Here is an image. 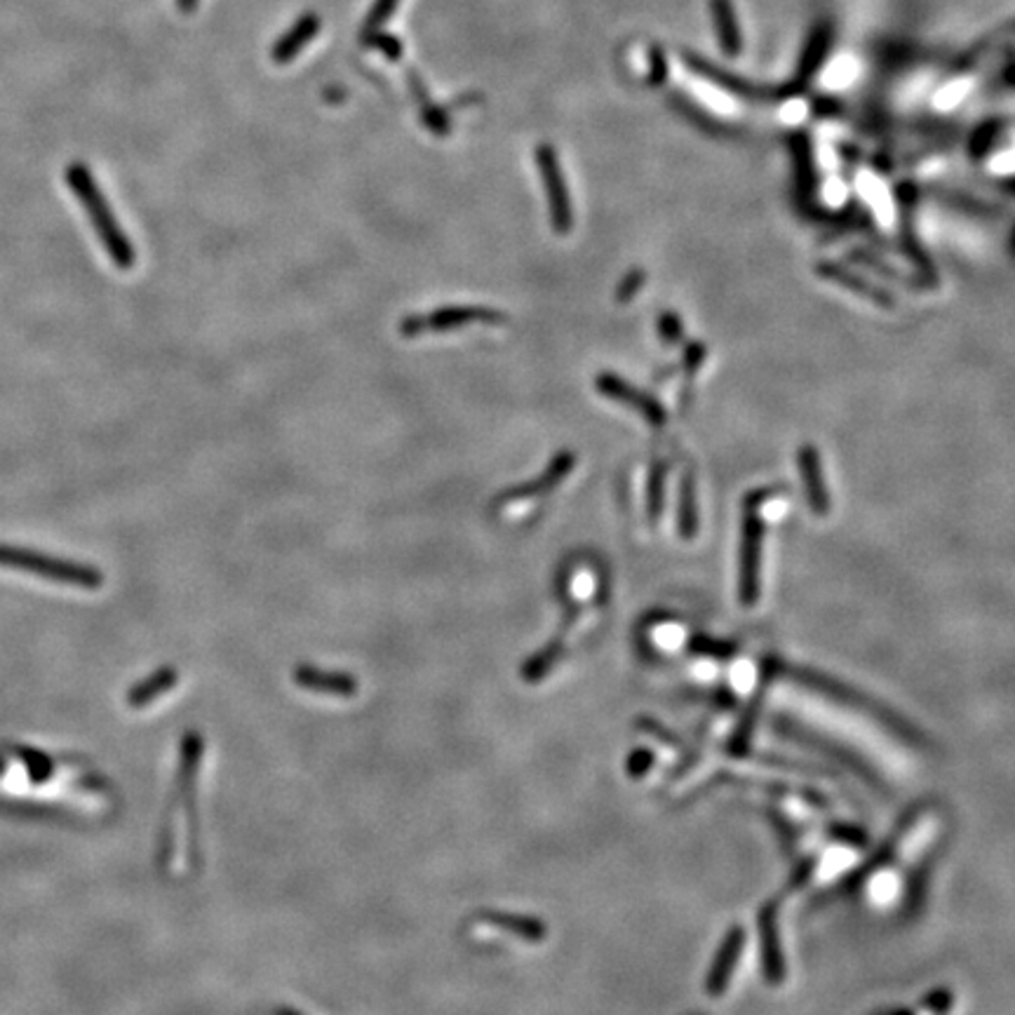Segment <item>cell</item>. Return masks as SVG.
Wrapping results in <instances>:
<instances>
[{"mask_svg": "<svg viewBox=\"0 0 1015 1015\" xmlns=\"http://www.w3.org/2000/svg\"><path fill=\"white\" fill-rule=\"evenodd\" d=\"M399 0H375V5L369 8L365 26H363V38L381 31V26L391 20V14L397 10Z\"/></svg>", "mask_w": 1015, "mask_h": 1015, "instance_id": "obj_23", "label": "cell"}, {"mask_svg": "<svg viewBox=\"0 0 1015 1015\" xmlns=\"http://www.w3.org/2000/svg\"><path fill=\"white\" fill-rule=\"evenodd\" d=\"M743 948H746V928L734 926L732 931L724 936L722 946H720L718 954H714L712 966L708 970L706 992L712 999L722 997L728 990V985H732V978H734L738 962L743 956Z\"/></svg>", "mask_w": 1015, "mask_h": 1015, "instance_id": "obj_10", "label": "cell"}, {"mask_svg": "<svg viewBox=\"0 0 1015 1015\" xmlns=\"http://www.w3.org/2000/svg\"><path fill=\"white\" fill-rule=\"evenodd\" d=\"M661 332L668 341H680L682 339L680 318H675L673 313H665V316H661Z\"/></svg>", "mask_w": 1015, "mask_h": 1015, "instance_id": "obj_32", "label": "cell"}, {"mask_svg": "<svg viewBox=\"0 0 1015 1015\" xmlns=\"http://www.w3.org/2000/svg\"><path fill=\"white\" fill-rule=\"evenodd\" d=\"M504 325L506 316L502 310H494L487 306H445L426 316H407L399 322V334L403 337H421L426 332H452L461 330L466 325Z\"/></svg>", "mask_w": 1015, "mask_h": 1015, "instance_id": "obj_6", "label": "cell"}, {"mask_svg": "<svg viewBox=\"0 0 1015 1015\" xmlns=\"http://www.w3.org/2000/svg\"><path fill=\"white\" fill-rule=\"evenodd\" d=\"M651 764H654V754L649 750H635L631 754V760H627V774H631L633 778L645 776L651 769Z\"/></svg>", "mask_w": 1015, "mask_h": 1015, "instance_id": "obj_30", "label": "cell"}, {"mask_svg": "<svg viewBox=\"0 0 1015 1015\" xmlns=\"http://www.w3.org/2000/svg\"><path fill=\"white\" fill-rule=\"evenodd\" d=\"M200 757H203V740L195 732L186 734L181 743V757H179V774H177V790L172 797L169 807V821H167V837H165V865L177 870L189 855V835H191V807L195 795V778Z\"/></svg>", "mask_w": 1015, "mask_h": 1015, "instance_id": "obj_3", "label": "cell"}, {"mask_svg": "<svg viewBox=\"0 0 1015 1015\" xmlns=\"http://www.w3.org/2000/svg\"><path fill=\"white\" fill-rule=\"evenodd\" d=\"M179 682V675L175 668H161L155 670L153 675H149L144 682H139L127 692V706L135 710H144L151 703H155L163 694L172 692Z\"/></svg>", "mask_w": 1015, "mask_h": 1015, "instance_id": "obj_17", "label": "cell"}, {"mask_svg": "<svg viewBox=\"0 0 1015 1015\" xmlns=\"http://www.w3.org/2000/svg\"><path fill=\"white\" fill-rule=\"evenodd\" d=\"M363 42L367 48H375L379 52H383L385 56H389L391 62H397L399 60V54H403V46H399V40L397 36H391V34H371L367 38H363Z\"/></svg>", "mask_w": 1015, "mask_h": 1015, "instance_id": "obj_26", "label": "cell"}, {"mask_svg": "<svg viewBox=\"0 0 1015 1015\" xmlns=\"http://www.w3.org/2000/svg\"><path fill=\"white\" fill-rule=\"evenodd\" d=\"M816 274L823 278V280H830L835 284H839V288H845L849 292H853L855 296H861L865 299V302L870 304H875L877 308H884V310H891L896 304H893V296L877 288V284H872L867 282L865 278L861 276H855L853 270L845 268V266H839V264H833V262H821L816 266Z\"/></svg>", "mask_w": 1015, "mask_h": 1015, "instance_id": "obj_13", "label": "cell"}, {"mask_svg": "<svg viewBox=\"0 0 1015 1015\" xmlns=\"http://www.w3.org/2000/svg\"><path fill=\"white\" fill-rule=\"evenodd\" d=\"M698 494L692 473H684L680 480L677 496V534L682 541H694L698 536Z\"/></svg>", "mask_w": 1015, "mask_h": 1015, "instance_id": "obj_19", "label": "cell"}, {"mask_svg": "<svg viewBox=\"0 0 1015 1015\" xmlns=\"http://www.w3.org/2000/svg\"><path fill=\"white\" fill-rule=\"evenodd\" d=\"M851 259H853L855 264H861V266H867V268H872V270H877V274L884 276V278L896 280L898 284H910V288H919V284H914L905 274H898V270H893L891 266L881 264V262L877 259V256H872L870 252H853V254H851Z\"/></svg>", "mask_w": 1015, "mask_h": 1015, "instance_id": "obj_24", "label": "cell"}, {"mask_svg": "<svg viewBox=\"0 0 1015 1015\" xmlns=\"http://www.w3.org/2000/svg\"><path fill=\"white\" fill-rule=\"evenodd\" d=\"M66 181L71 186V191H74L76 198L80 200V205L85 207V214L90 217L92 228L97 231L99 240H102V245L106 254L111 256V262L116 264L120 270H130L137 262L135 245L130 242V238L123 233L116 214L111 212L106 198L102 189H99V183L92 177L88 165L71 163L66 167Z\"/></svg>", "mask_w": 1015, "mask_h": 1015, "instance_id": "obj_2", "label": "cell"}, {"mask_svg": "<svg viewBox=\"0 0 1015 1015\" xmlns=\"http://www.w3.org/2000/svg\"><path fill=\"white\" fill-rule=\"evenodd\" d=\"M689 649L694 654L710 656V659H718V661H728L736 654L734 645H726V642H714V639H708V637H694Z\"/></svg>", "mask_w": 1015, "mask_h": 1015, "instance_id": "obj_25", "label": "cell"}, {"mask_svg": "<svg viewBox=\"0 0 1015 1015\" xmlns=\"http://www.w3.org/2000/svg\"><path fill=\"white\" fill-rule=\"evenodd\" d=\"M797 464H799V475H802L804 484V494L811 512L816 518H827L830 515V492H827V484L823 478V464L819 449L813 445H802L797 454Z\"/></svg>", "mask_w": 1015, "mask_h": 1015, "instance_id": "obj_11", "label": "cell"}, {"mask_svg": "<svg viewBox=\"0 0 1015 1015\" xmlns=\"http://www.w3.org/2000/svg\"><path fill=\"white\" fill-rule=\"evenodd\" d=\"M760 703H762V696H754V703H750L746 714H743V720L734 732V738L732 743H728V754L732 757H743L746 752H750L752 732H754L757 718H760Z\"/></svg>", "mask_w": 1015, "mask_h": 1015, "instance_id": "obj_21", "label": "cell"}, {"mask_svg": "<svg viewBox=\"0 0 1015 1015\" xmlns=\"http://www.w3.org/2000/svg\"><path fill=\"white\" fill-rule=\"evenodd\" d=\"M595 389L605 397L617 399V403L637 411L649 426H663L668 421V414L659 399H654L649 393L635 389L633 383H627L625 379L611 375V371H599V375L595 377Z\"/></svg>", "mask_w": 1015, "mask_h": 1015, "instance_id": "obj_8", "label": "cell"}, {"mask_svg": "<svg viewBox=\"0 0 1015 1015\" xmlns=\"http://www.w3.org/2000/svg\"><path fill=\"white\" fill-rule=\"evenodd\" d=\"M663 487H665V466L656 461L651 466L649 475V492H647V518L649 522H659L663 512Z\"/></svg>", "mask_w": 1015, "mask_h": 1015, "instance_id": "obj_22", "label": "cell"}, {"mask_svg": "<svg viewBox=\"0 0 1015 1015\" xmlns=\"http://www.w3.org/2000/svg\"><path fill=\"white\" fill-rule=\"evenodd\" d=\"M922 1006H924L926 1011L936 1013V1015L948 1013V1008L952 1006V992H950V990H936V992H931V994H926Z\"/></svg>", "mask_w": 1015, "mask_h": 1015, "instance_id": "obj_29", "label": "cell"}, {"mask_svg": "<svg viewBox=\"0 0 1015 1015\" xmlns=\"http://www.w3.org/2000/svg\"><path fill=\"white\" fill-rule=\"evenodd\" d=\"M830 835L837 839V841H845V845H851L855 849H865L867 847V835L861 830V827H853V825H833L830 827Z\"/></svg>", "mask_w": 1015, "mask_h": 1015, "instance_id": "obj_27", "label": "cell"}, {"mask_svg": "<svg viewBox=\"0 0 1015 1015\" xmlns=\"http://www.w3.org/2000/svg\"><path fill=\"white\" fill-rule=\"evenodd\" d=\"M407 83H409V90H411L414 99H417V104H419V113H421L423 125H426L428 130H431L433 135L447 137V135H449V118H447V113L442 111V109L433 102V97L428 94V88L423 85V80L419 78V74H414V71H409V74H407Z\"/></svg>", "mask_w": 1015, "mask_h": 1015, "instance_id": "obj_18", "label": "cell"}, {"mask_svg": "<svg viewBox=\"0 0 1015 1015\" xmlns=\"http://www.w3.org/2000/svg\"><path fill=\"white\" fill-rule=\"evenodd\" d=\"M917 819H919V811H910L908 816H905V821H900V823H898V827L891 833V837L886 839V845H884L875 855H872L870 861H867L861 870L853 872V875L847 879V881H849V889H853V886L861 884L865 877L875 875V872H877L879 867L889 865V863L893 861L898 849H900V845H903V841L910 837L912 827H914V821H917Z\"/></svg>", "mask_w": 1015, "mask_h": 1015, "instance_id": "obj_16", "label": "cell"}, {"mask_svg": "<svg viewBox=\"0 0 1015 1015\" xmlns=\"http://www.w3.org/2000/svg\"><path fill=\"white\" fill-rule=\"evenodd\" d=\"M774 670L781 677L790 680V682H795L799 686H804V689H809V692H816L823 698L833 700V703H837L841 708H849V710H855V712H865V718H870L872 722L879 724V726H886L893 736H898L900 740H905L908 746H924V736L919 732H914L912 724H908L903 718H898V714L891 712L886 706L877 703V700H872L865 694L851 689V686L841 684V682L827 677V675H821V673H816V670H807V668H799V665L774 663Z\"/></svg>", "mask_w": 1015, "mask_h": 1015, "instance_id": "obj_1", "label": "cell"}, {"mask_svg": "<svg viewBox=\"0 0 1015 1015\" xmlns=\"http://www.w3.org/2000/svg\"><path fill=\"white\" fill-rule=\"evenodd\" d=\"M536 167L543 181V189H546V195H548L553 231L557 236H567L571 233V226H574V210H571V198H569L567 179L562 175L560 161H557V153L550 144H538Z\"/></svg>", "mask_w": 1015, "mask_h": 1015, "instance_id": "obj_7", "label": "cell"}, {"mask_svg": "<svg viewBox=\"0 0 1015 1015\" xmlns=\"http://www.w3.org/2000/svg\"><path fill=\"white\" fill-rule=\"evenodd\" d=\"M645 280H647L645 270H633V274H627L617 290L619 304H627L635 294H639V290L645 288Z\"/></svg>", "mask_w": 1015, "mask_h": 1015, "instance_id": "obj_28", "label": "cell"}, {"mask_svg": "<svg viewBox=\"0 0 1015 1015\" xmlns=\"http://www.w3.org/2000/svg\"><path fill=\"white\" fill-rule=\"evenodd\" d=\"M294 682L299 686H304L308 692L316 694H334L351 698L357 692V682L355 677L346 673H330V670H318L313 665H299L294 670Z\"/></svg>", "mask_w": 1015, "mask_h": 1015, "instance_id": "obj_15", "label": "cell"}, {"mask_svg": "<svg viewBox=\"0 0 1015 1015\" xmlns=\"http://www.w3.org/2000/svg\"><path fill=\"white\" fill-rule=\"evenodd\" d=\"M0 567L24 571V574L48 579L60 585H71V588H80V591H99L104 583V574L97 567L64 560V557H52L46 553L17 548V546H10V543H0Z\"/></svg>", "mask_w": 1015, "mask_h": 1015, "instance_id": "obj_4", "label": "cell"}, {"mask_svg": "<svg viewBox=\"0 0 1015 1015\" xmlns=\"http://www.w3.org/2000/svg\"><path fill=\"white\" fill-rule=\"evenodd\" d=\"M487 919L490 924L498 926V928H506V931H512V934H518L522 938H529L532 942H538L543 936L548 934V928L543 926L541 922L536 919H529V917H515V914H487Z\"/></svg>", "mask_w": 1015, "mask_h": 1015, "instance_id": "obj_20", "label": "cell"}, {"mask_svg": "<svg viewBox=\"0 0 1015 1015\" xmlns=\"http://www.w3.org/2000/svg\"><path fill=\"white\" fill-rule=\"evenodd\" d=\"M320 26H322V22H320V17L316 12H306V14H302V17H296V22L278 38L274 50H270L274 62L276 64L294 62L299 56V52H302L308 46V42L316 38V34L320 31Z\"/></svg>", "mask_w": 1015, "mask_h": 1015, "instance_id": "obj_14", "label": "cell"}, {"mask_svg": "<svg viewBox=\"0 0 1015 1015\" xmlns=\"http://www.w3.org/2000/svg\"><path fill=\"white\" fill-rule=\"evenodd\" d=\"M574 466H576V454L569 452V449H562L536 480L520 484V487H512L510 492H506L502 498H498V504L524 502V498H536V496L548 494V492H553L557 487V484L569 478V473L574 470Z\"/></svg>", "mask_w": 1015, "mask_h": 1015, "instance_id": "obj_12", "label": "cell"}, {"mask_svg": "<svg viewBox=\"0 0 1015 1015\" xmlns=\"http://www.w3.org/2000/svg\"><path fill=\"white\" fill-rule=\"evenodd\" d=\"M177 8H179L183 14H191V12H195V8H198V0H177Z\"/></svg>", "mask_w": 1015, "mask_h": 1015, "instance_id": "obj_33", "label": "cell"}, {"mask_svg": "<svg viewBox=\"0 0 1015 1015\" xmlns=\"http://www.w3.org/2000/svg\"><path fill=\"white\" fill-rule=\"evenodd\" d=\"M760 496H750L746 510H743V532L738 550V599L740 605L750 609L757 605L762 593V541L764 522L760 518Z\"/></svg>", "mask_w": 1015, "mask_h": 1015, "instance_id": "obj_5", "label": "cell"}, {"mask_svg": "<svg viewBox=\"0 0 1015 1015\" xmlns=\"http://www.w3.org/2000/svg\"><path fill=\"white\" fill-rule=\"evenodd\" d=\"M813 872H816V858H807V861L802 865H797L795 872H792V877L788 879V891H797V889H802L804 884H809L811 875Z\"/></svg>", "mask_w": 1015, "mask_h": 1015, "instance_id": "obj_31", "label": "cell"}, {"mask_svg": "<svg viewBox=\"0 0 1015 1015\" xmlns=\"http://www.w3.org/2000/svg\"><path fill=\"white\" fill-rule=\"evenodd\" d=\"M778 898L769 900L760 910V940H762V970L764 980L769 985H783L785 980V956L781 948V931H778Z\"/></svg>", "mask_w": 1015, "mask_h": 1015, "instance_id": "obj_9", "label": "cell"}]
</instances>
